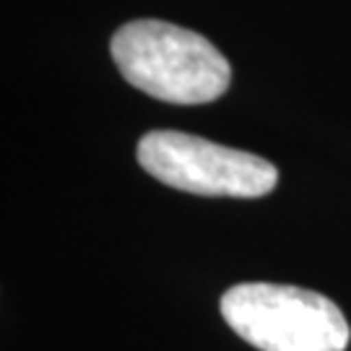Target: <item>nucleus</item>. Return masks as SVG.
<instances>
[{"label":"nucleus","instance_id":"obj_3","mask_svg":"<svg viewBox=\"0 0 351 351\" xmlns=\"http://www.w3.org/2000/svg\"><path fill=\"white\" fill-rule=\"evenodd\" d=\"M138 162L169 188L213 198H261L278 182V169L263 156L180 130L146 133L138 143Z\"/></svg>","mask_w":351,"mask_h":351},{"label":"nucleus","instance_id":"obj_2","mask_svg":"<svg viewBox=\"0 0 351 351\" xmlns=\"http://www.w3.org/2000/svg\"><path fill=\"white\" fill-rule=\"evenodd\" d=\"M229 328L261 351H346L351 330L328 297L284 284H239L221 297Z\"/></svg>","mask_w":351,"mask_h":351},{"label":"nucleus","instance_id":"obj_1","mask_svg":"<svg viewBox=\"0 0 351 351\" xmlns=\"http://www.w3.org/2000/svg\"><path fill=\"white\" fill-rule=\"evenodd\" d=\"M112 60L130 86L172 104H206L229 88L226 58L198 32L167 21H130L112 37Z\"/></svg>","mask_w":351,"mask_h":351}]
</instances>
